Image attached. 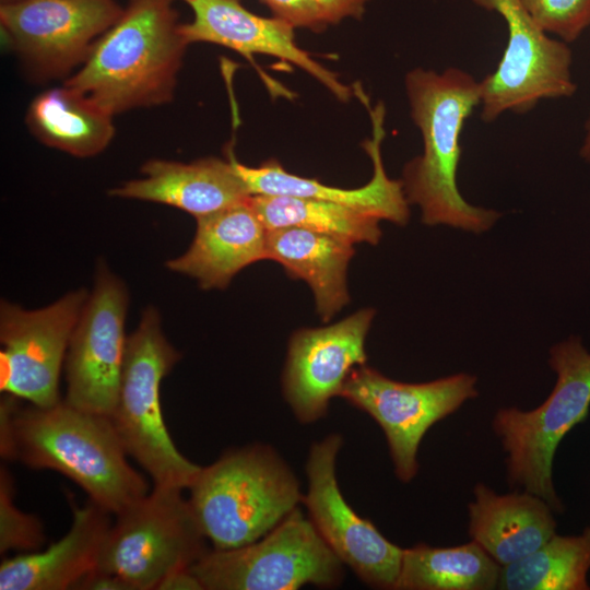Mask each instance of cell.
I'll list each match as a JSON object with an SVG mask.
<instances>
[{"label": "cell", "mask_w": 590, "mask_h": 590, "mask_svg": "<svg viewBox=\"0 0 590 590\" xmlns=\"http://www.w3.org/2000/svg\"><path fill=\"white\" fill-rule=\"evenodd\" d=\"M17 400L4 393L0 403V452L4 459L66 475L114 515L149 493L145 479L127 461L109 416L66 401L21 406Z\"/></svg>", "instance_id": "6da1fadb"}, {"label": "cell", "mask_w": 590, "mask_h": 590, "mask_svg": "<svg viewBox=\"0 0 590 590\" xmlns=\"http://www.w3.org/2000/svg\"><path fill=\"white\" fill-rule=\"evenodd\" d=\"M411 116L421 131L423 153L403 168V189L417 204L425 225H447L475 234L489 229L500 214L470 204L460 193L457 170L464 121L481 104L480 82L468 72L416 68L405 76Z\"/></svg>", "instance_id": "7a4b0ae2"}, {"label": "cell", "mask_w": 590, "mask_h": 590, "mask_svg": "<svg viewBox=\"0 0 590 590\" xmlns=\"http://www.w3.org/2000/svg\"><path fill=\"white\" fill-rule=\"evenodd\" d=\"M174 0H130L64 82L113 116L170 102L188 44Z\"/></svg>", "instance_id": "3957f363"}, {"label": "cell", "mask_w": 590, "mask_h": 590, "mask_svg": "<svg viewBox=\"0 0 590 590\" xmlns=\"http://www.w3.org/2000/svg\"><path fill=\"white\" fill-rule=\"evenodd\" d=\"M189 489L192 511L216 550L261 539L303 502L295 474L266 445L225 452L201 468Z\"/></svg>", "instance_id": "277c9868"}, {"label": "cell", "mask_w": 590, "mask_h": 590, "mask_svg": "<svg viewBox=\"0 0 590 590\" xmlns=\"http://www.w3.org/2000/svg\"><path fill=\"white\" fill-rule=\"evenodd\" d=\"M180 359L169 343L156 308L143 312L127 337L117 401L109 418L127 452L154 486L189 488L201 467L176 448L164 422L161 385Z\"/></svg>", "instance_id": "5b68a950"}, {"label": "cell", "mask_w": 590, "mask_h": 590, "mask_svg": "<svg viewBox=\"0 0 590 590\" xmlns=\"http://www.w3.org/2000/svg\"><path fill=\"white\" fill-rule=\"evenodd\" d=\"M548 365L555 386L538 408H503L493 417V429L507 453L508 482L548 503L563 505L553 484V460L565 435L585 421L590 408V352L571 335L550 349Z\"/></svg>", "instance_id": "8992f818"}, {"label": "cell", "mask_w": 590, "mask_h": 590, "mask_svg": "<svg viewBox=\"0 0 590 590\" xmlns=\"http://www.w3.org/2000/svg\"><path fill=\"white\" fill-rule=\"evenodd\" d=\"M181 492L154 486L116 514L96 569L121 577L134 590H151L170 571L190 568L206 552V538Z\"/></svg>", "instance_id": "52a82bcc"}, {"label": "cell", "mask_w": 590, "mask_h": 590, "mask_svg": "<svg viewBox=\"0 0 590 590\" xmlns=\"http://www.w3.org/2000/svg\"><path fill=\"white\" fill-rule=\"evenodd\" d=\"M343 563L295 508L261 539L206 551L189 569L206 590H296L339 586Z\"/></svg>", "instance_id": "ba28073f"}, {"label": "cell", "mask_w": 590, "mask_h": 590, "mask_svg": "<svg viewBox=\"0 0 590 590\" xmlns=\"http://www.w3.org/2000/svg\"><path fill=\"white\" fill-rule=\"evenodd\" d=\"M476 377L460 373L422 384L390 379L366 364L346 378L340 397L371 416L385 433L394 473L410 482L427 430L477 397Z\"/></svg>", "instance_id": "9c48e42d"}, {"label": "cell", "mask_w": 590, "mask_h": 590, "mask_svg": "<svg viewBox=\"0 0 590 590\" xmlns=\"http://www.w3.org/2000/svg\"><path fill=\"white\" fill-rule=\"evenodd\" d=\"M473 1L498 12L508 27V43L497 69L480 82L484 121L505 111L527 113L544 98L575 94L573 56L565 42L551 39L519 0Z\"/></svg>", "instance_id": "30bf717a"}, {"label": "cell", "mask_w": 590, "mask_h": 590, "mask_svg": "<svg viewBox=\"0 0 590 590\" xmlns=\"http://www.w3.org/2000/svg\"><path fill=\"white\" fill-rule=\"evenodd\" d=\"M87 296L79 288L36 310L1 302L2 392L37 406L60 402V370Z\"/></svg>", "instance_id": "8fae6325"}, {"label": "cell", "mask_w": 590, "mask_h": 590, "mask_svg": "<svg viewBox=\"0 0 590 590\" xmlns=\"http://www.w3.org/2000/svg\"><path fill=\"white\" fill-rule=\"evenodd\" d=\"M128 303L125 283L99 262L64 359L68 404L105 416L113 413L127 343Z\"/></svg>", "instance_id": "7c38bea8"}, {"label": "cell", "mask_w": 590, "mask_h": 590, "mask_svg": "<svg viewBox=\"0 0 590 590\" xmlns=\"http://www.w3.org/2000/svg\"><path fill=\"white\" fill-rule=\"evenodd\" d=\"M342 446L338 434L310 447L306 464L308 491L303 503L318 533L366 585L394 589L403 548L387 540L369 520L346 503L335 476V461Z\"/></svg>", "instance_id": "4fadbf2b"}, {"label": "cell", "mask_w": 590, "mask_h": 590, "mask_svg": "<svg viewBox=\"0 0 590 590\" xmlns=\"http://www.w3.org/2000/svg\"><path fill=\"white\" fill-rule=\"evenodd\" d=\"M122 12L114 0H20L1 3L0 22L31 66L58 75L83 63L98 36Z\"/></svg>", "instance_id": "5bb4252c"}, {"label": "cell", "mask_w": 590, "mask_h": 590, "mask_svg": "<svg viewBox=\"0 0 590 590\" xmlns=\"http://www.w3.org/2000/svg\"><path fill=\"white\" fill-rule=\"evenodd\" d=\"M375 310L365 308L321 328L299 329L288 342L283 394L302 423L323 417L350 373L365 365L366 337Z\"/></svg>", "instance_id": "9a60e30c"}, {"label": "cell", "mask_w": 590, "mask_h": 590, "mask_svg": "<svg viewBox=\"0 0 590 590\" xmlns=\"http://www.w3.org/2000/svg\"><path fill=\"white\" fill-rule=\"evenodd\" d=\"M182 1L193 11V20L179 26L188 45L204 42L233 49L245 57L261 54L280 58L306 71L339 101H350L353 91L296 44L295 26L290 22L278 16L257 15L246 9L241 0Z\"/></svg>", "instance_id": "2e32d148"}, {"label": "cell", "mask_w": 590, "mask_h": 590, "mask_svg": "<svg viewBox=\"0 0 590 590\" xmlns=\"http://www.w3.org/2000/svg\"><path fill=\"white\" fill-rule=\"evenodd\" d=\"M373 123V137L363 143L369 155L374 173L363 187L342 189L327 186L314 178L300 177L287 172L278 161L269 160L259 166H247L238 162L229 150L228 161L246 184L250 194L290 196L326 200L351 206L379 220L405 225L410 219L402 180L388 177L382 157L381 142L385 138V107L378 103L368 106Z\"/></svg>", "instance_id": "e0dca14e"}, {"label": "cell", "mask_w": 590, "mask_h": 590, "mask_svg": "<svg viewBox=\"0 0 590 590\" xmlns=\"http://www.w3.org/2000/svg\"><path fill=\"white\" fill-rule=\"evenodd\" d=\"M196 220L191 245L185 253L168 260L166 267L196 279L202 288L223 290L244 268L268 259V229L249 197Z\"/></svg>", "instance_id": "ac0fdd59"}, {"label": "cell", "mask_w": 590, "mask_h": 590, "mask_svg": "<svg viewBox=\"0 0 590 590\" xmlns=\"http://www.w3.org/2000/svg\"><path fill=\"white\" fill-rule=\"evenodd\" d=\"M141 173L143 177L126 181L109 194L167 204L196 219L251 196L228 160L205 157L191 163L151 160Z\"/></svg>", "instance_id": "d6986e66"}, {"label": "cell", "mask_w": 590, "mask_h": 590, "mask_svg": "<svg viewBox=\"0 0 590 590\" xmlns=\"http://www.w3.org/2000/svg\"><path fill=\"white\" fill-rule=\"evenodd\" d=\"M69 531L45 551L3 558L1 590H67L97 567L98 556L111 526L109 511L90 502L73 505Z\"/></svg>", "instance_id": "ffe728a7"}, {"label": "cell", "mask_w": 590, "mask_h": 590, "mask_svg": "<svg viewBox=\"0 0 590 590\" xmlns=\"http://www.w3.org/2000/svg\"><path fill=\"white\" fill-rule=\"evenodd\" d=\"M469 535L502 567L538 550L556 532L553 509L528 491L497 494L483 483L473 489Z\"/></svg>", "instance_id": "44dd1931"}, {"label": "cell", "mask_w": 590, "mask_h": 590, "mask_svg": "<svg viewBox=\"0 0 590 590\" xmlns=\"http://www.w3.org/2000/svg\"><path fill=\"white\" fill-rule=\"evenodd\" d=\"M354 253L353 244L330 235L297 227L268 231V259L308 284L326 322L350 300L347 268Z\"/></svg>", "instance_id": "7402d4cb"}, {"label": "cell", "mask_w": 590, "mask_h": 590, "mask_svg": "<svg viewBox=\"0 0 590 590\" xmlns=\"http://www.w3.org/2000/svg\"><path fill=\"white\" fill-rule=\"evenodd\" d=\"M26 123L40 142L76 157L101 153L115 134L113 115L66 84L37 95Z\"/></svg>", "instance_id": "603a6c76"}, {"label": "cell", "mask_w": 590, "mask_h": 590, "mask_svg": "<svg viewBox=\"0 0 590 590\" xmlns=\"http://www.w3.org/2000/svg\"><path fill=\"white\" fill-rule=\"evenodd\" d=\"M502 566L477 543L433 547L417 543L403 548L396 590H492Z\"/></svg>", "instance_id": "cb8c5ba5"}, {"label": "cell", "mask_w": 590, "mask_h": 590, "mask_svg": "<svg viewBox=\"0 0 590 590\" xmlns=\"http://www.w3.org/2000/svg\"><path fill=\"white\" fill-rule=\"evenodd\" d=\"M249 202L268 231L297 227L353 245H377L382 235L379 219L340 203L270 194H251Z\"/></svg>", "instance_id": "d4e9b609"}, {"label": "cell", "mask_w": 590, "mask_h": 590, "mask_svg": "<svg viewBox=\"0 0 590 590\" xmlns=\"http://www.w3.org/2000/svg\"><path fill=\"white\" fill-rule=\"evenodd\" d=\"M590 527L578 535L554 534L529 555L502 567L498 589L587 590Z\"/></svg>", "instance_id": "484cf974"}, {"label": "cell", "mask_w": 590, "mask_h": 590, "mask_svg": "<svg viewBox=\"0 0 590 590\" xmlns=\"http://www.w3.org/2000/svg\"><path fill=\"white\" fill-rule=\"evenodd\" d=\"M14 482L7 468L0 471V553L37 551L45 541L39 519L14 503Z\"/></svg>", "instance_id": "4316f807"}, {"label": "cell", "mask_w": 590, "mask_h": 590, "mask_svg": "<svg viewBox=\"0 0 590 590\" xmlns=\"http://www.w3.org/2000/svg\"><path fill=\"white\" fill-rule=\"evenodd\" d=\"M545 33L571 43L590 27V0H519Z\"/></svg>", "instance_id": "83f0119b"}, {"label": "cell", "mask_w": 590, "mask_h": 590, "mask_svg": "<svg viewBox=\"0 0 590 590\" xmlns=\"http://www.w3.org/2000/svg\"><path fill=\"white\" fill-rule=\"evenodd\" d=\"M274 16L290 22L295 27L322 32L328 23L320 10L310 0H261Z\"/></svg>", "instance_id": "f1b7e54d"}, {"label": "cell", "mask_w": 590, "mask_h": 590, "mask_svg": "<svg viewBox=\"0 0 590 590\" xmlns=\"http://www.w3.org/2000/svg\"><path fill=\"white\" fill-rule=\"evenodd\" d=\"M321 12L323 19L330 24H338L342 20L362 19L366 4L370 0H310Z\"/></svg>", "instance_id": "f546056e"}, {"label": "cell", "mask_w": 590, "mask_h": 590, "mask_svg": "<svg viewBox=\"0 0 590 590\" xmlns=\"http://www.w3.org/2000/svg\"><path fill=\"white\" fill-rule=\"evenodd\" d=\"M75 590H134L133 587L121 577L94 569L81 578L73 587Z\"/></svg>", "instance_id": "4dcf8cb0"}, {"label": "cell", "mask_w": 590, "mask_h": 590, "mask_svg": "<svg viewBox=\"0 0 590 590\" xmlns=\"http://www.w3.org/2000/svg\"><path fill=\"white\" fill-rule=\"evenodd\" d=\"M155 590H204V588L189 568H181L167 574Z\"/></svg>", "instance_id": "1f68e13d"}, {"label": "cell", "mask_w": 590, "mask_h": 590, "mask_svg": "<svg viewBox=\"0 0 590 590\" xmlns=\"http://www.w3.org/2000/svg\"><path fill=\"white\" fill-rule=\"evenodd\" d=\"M585 137L581 143L579 154L581 158L590 164V115L585 125Z\"/></svg>", "instance_id": "d6a6232c"}, {"label": "cell", "mask_w": 590, "mask_h": 590, "mask_svg": "<svg viewBox=\"0 0 590 590\" xmlns=\"http://www.w3.org/2000/svg\"><path fill=\"white\" fill-rule=\"evenodd\" d=\"M2 3H11V2H16V1H20V0H1Z\"/></svg>", "instance_id": "836d02e7"}]
</instances>
